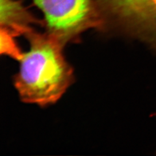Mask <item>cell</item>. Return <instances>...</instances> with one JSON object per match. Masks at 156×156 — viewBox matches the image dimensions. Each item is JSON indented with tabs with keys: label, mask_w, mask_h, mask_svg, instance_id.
Instances as JSON below:
<instances>
[{
	"label": "cell",
	"mask_w": 156,
	"mask_h": 156,
	"mask_svg": "<svg viewBox=\"0 0 156 156\" xmlns=\"http://www.w3.org/2000/svg\"><path fill=\"white\" fill-rule=\"evenodd\" d=\"M29 50L23 53L14 85L22 101L46 105L56 102L72 83V68L63 46L48 34L27 33Z\"/></svg>",
	"instance_id": "6da1fadb"
},
{
	"label": "cell",
	"mask_w": 156,
	"mask_h": 156,
	"mask_svg": "<svg viewBox=\"0 0 156 156\" xmlns=\"http://www.w3.org/2000/svg\"><path fill=\"white\" fill-rule=\"evenodd\" d=\"M43 12L47 34L62 45L81 33L103 26L104 18L94 0H33Z\"/></svg>",
	"instance_id": "7a4b0ae2"
},
{
	"label": "cell",
	"mask_w": 156,
	"mask_h": 156,
	"mask_svg": "<svg viewBox=\"0 0 156 156\" xmlns=\"http://www.w3.org/2000/svg\"><path fill=\"white\" fill-rule=\"evenodd\" d=\"M120 23L156 51V9L153 0H102Z\"/></svg>",
	"instance_id": "3957f363"
},
{
	"label": "cell",
	"mask_w": 156,
	"mask_h": 156,
	"mask_svg": "<svg viewBox=\"0 0 156 156\" xmlns=\"http://www.w3.org/2000/svg\"><path fill=\"white\" fill-rule=\"evenodd\" d=\"M1 29L14 36L27 35L33 31L31 26L36 20L16 0H1Z\"/></svg>",
	"instance_id": "277c9868"
},
{
	"label": "cell",
	"mask_w": 156,
	"mask_h": 156,
	"mask_svg": "<svg viewBox=\"0 0 156 156\" xmlns=\"http://www.w3.org/2000/svg\"><path fill=\"white\" fill-rule=\"evenodd\" d=\"M12 34L1 29V53H5L17 60H20L23 53L16 45Z\"/></svg>",
	"instance_id": "5b68a950"
},
{
	"label": "cell",
	"mask_w": 156,
	"mask_h": 156,
	"mask_svg": "<svg viewBox=\"0 0 156 156\" xmlns=\"http://www.w3.org/2000/svg\"><path fill=\"white\" fill-rule=\"evenodd\" d=\"M153 2H154V3L155 5V9H156V0H153Z\"/></svg>",
	"instance_id": "8992f818"
}]
</instances>
